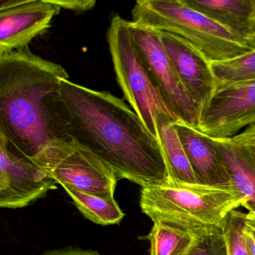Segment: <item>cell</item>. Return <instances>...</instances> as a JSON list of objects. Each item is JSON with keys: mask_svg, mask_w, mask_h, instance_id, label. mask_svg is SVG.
I'll use <instances>...</instances> for the list:
<instances>
[{"mask_svg": "<svg viewBox=\"0 0 255 255\" xmlns=\"http://www.w3.org/2000/svg\"><path fill=\"white\" fill-rule=\"evenodd\" d=\"M132 37L148 65L156 85L180 120L197 128L199 111L183 87L156 31L129 21Z\"/></svg>", "mask_w": 255, "mask_h": 255, "instance_id": "9", "label": "cell"}, {"mask_svg": "<svg viewBox=\"0 0 255 255\" xmlns=\"http://www.w3.org/2000/svg\"><path fill=\"white\" fill-rule=\"evenodd\" d=\"M245 243L249 255H255V240L244 231Z\"/></svg>", "mask_w": 255, "mask_h": 255, "instance_id": "25", "label": "cell"}, {"mask_svg": "<svg viewBox=\"0 0 255 255\" xmlns=\"http://www.w3.org/2000/svg\"><path fill=\"white\" fill-rule=\"evenodd\" d=\"M255 124V80L217 83L200 113L196 129L210 138L228 139Z\"/></svg>", "mask_w": 255, "mask_h": 255, "instance_id": "7", "label": "cell"}, {"mask_svg": "<svg viewBox=\"0 0 255 255\" xmlns=\"http://www.w3.org/2000/svg\"><path fill=\"white\" fill-rule=\"evenodd\" d=\"M217 83L255 80V50L227 62H210Z\"/></svg>", "mask_w": 255, "mask_h": 255, "instance_id": "18", "label": "cell"}, {"mask_svg": "<svg viewBox=\"0 0 255 255\" xmlns=\"http://www.w3.org/2000/svg\"><path fill=\"white\" fill-rule=\"evenodd\" d=\"M43 255H103L98 252L82 249H65L50 251L43 254Z\"/></svg>", "mask_w": 255, "mask_h": 255, "instance_id": "23", "label": "cell"}, {"mask_svg": "<svg viewBox=\"0 0 255 255\" xmlns=\"http://www.w3.org/2000/svg\"><path fill=\"white\" fill-rule=\"evenodd\" d=\"M68 78L29 47L0 55V132L32 160L50 144L72 140L61 94Z\"/></svg>", "mask_w": 255, "mask_h": 255, "instance_id": "2", "label": "cell"}, {"mask_svg": "<svg viewBox=\"0 0 255 255\" xmlns=\"http://www.w3.org/2000/svg\"><path fill=\"white\" fill-rule=\"evenodd\" d=\"M246 213L231 212L222 227L228 245V255H249L244 238Z\"/></svg>", "mask_w": 255, "mask_h": 255, "instance_id": "19", "label": "cell"}, {"mask_svg": "<svg viewBox=\"0 0 255 255\" xmlns=\"http://www.w3.org/2000/svg\"><path fill=\"white\" fill-rule=\"evenodd\" d=\"M61 94L71 139L105 162L118 179L141 188L170 183L160 142L124 101L69 80L61 81Z\"/></svg>", "mask_w": 255, "mask_h": 255, "instance_id": "1", "label": "cell"}, {"mask_svg": "<svg viewBox=\"0 0 255 255\" xmlns=\"http://www.w3.org/2000/svg\"><path fill=\"white\" fill-rule=\"evenodd\" d=\"M185 2L229 29L245 43L255 33V0H185Z\"/></svg>", "mask_w": 255, "mask_h": 255, "instance_id": "13", "label": "cell"}, {"mask_svg": "<svg viewBox=\"0 0 255 255\" xmlns=\"http://www.w3.org/2000/svg\"><path fill=\"white\" fill-rule=\"evenodd\" d=\"M244 231L255 240V213H246Z\"/></svg>", "mask_w": 255, "mask_h": 255, "instance_id": "24", "label": "cell"}, {"mask_svg": "<svg viewBox=\"0 0 255 255\" xmlns=\"http://www.w3.org/2000/svg\"><path fill=\"white\" fill-rule=\"evenodd\" d=\"M63 188L82 214L98 225H117L125 217L115 198L87 193L68 186Z\"/></svg>", "mask_w": 255, "mask_h": 255, "instance_id": "17", "label": "cell"}, {"mask_svg": "<svg viewBox=\"0 0 255 255\" xmlns=\"http://www.w3.org/2000/svg\"><path fill=\"white\" fill-rule=\"evenodd\" d=\"M175 126L198 184L233 185L228 167L215 141L183 121L176 122Z\"/></svg>", "mask_w": 255, "mask_h": 255, "instance_id": "12", "label": "cell"}, {"mask_svg": "<svg viewBox=\"0 0 255 255\" xmlns=\"http://www.w3.org/2000/svg\"><path fill=\"white\" fill-rule=\"evenodd\" d=\"M227 140L255 162V124Z\"/></svg>", "mask_w": 255, "mask_h": 255, "instance_id": "21", "label": "cell"}, {"mask_svg": "<svg viewBox=\"0 0 255 255\" xmlns=\"http://www.w3.org/2000/svg\"><path fill=\"white\" fill-rule=\"evenodd\" d=\"M205 228L156 221L147 236L150 255H186Z\"/></svg>", "mask_w": 255, "mask_h": 255, "instance_id": "16", "label": "cell"}, {"mask_svg": "<svg viewBox=\"0 0 255 255\" xmlns=\"http://www.w3.org/2000/svg\"><path fill=\"white\" fill-rule=\"evenodd\" d=\"M245 198L231 186L168 183L141 188L140 207L153 222H172L193 228H222Z\"/></svg>", "mask_w": 255, "mask_h": 255, "instance_id": "4", "label": "cell"}, {"mask_svg": "<svg viewBox=\"0 0 255 255\" xmlns=\"http://www.w3.org/2000/svg\"><path fill=\"white\" fill-rule=\"evenodd\" d=\"M156 32L183 87L200 114L210 102L217 86L210 63L180 37L166 32Z\"/></svg>", "mask_w": 255, "mask_h": 255, "instance_id": "11", "label": "cell"}, {"mask_svg": "<svg viewBox=\"0 0 255 255\" xmlns=\"http://www.w3.org/2000/svg\"><path fill=\"white\" fill-rule=\"evenodd\" d=\"M32 161L63 187L115 198L113 170L74 140L53 143Z\"/></svg>", "mask_w": 255, "mask_h": 255, "instance_id": "6", "label": "cell"}, {"mask_svg": "<svg viewBox=\"0 0 255 255\" xmlns=\"http://www.w3.org/2000/svg\"><path fill=\"white\" fill-rule=\"evenodd\" d=\"M246 44L252 49V50H255V33L252 36L249 37L246 41Z\"/></svg>", "mask_w": 255, "mask_h": 255, "instance_id": "26", "label": "cell"}, {"mask_svg": "<svg viewBox=\"0 0 255 255\" xmlns=\"http://www.w3.org/2000/svg\"><path fill=\"white\" fill-rule=\"evenodd\" d=\"M107 41L116 79L125 99L147 130L159 140L157 120L161 115L176 122L181 120L156 85L132 37L129 21L119 15L113 17L107 32Z\"/></svg>", "mask_w": 255, "mask_h": 255, "instance_id": "5", "label": "cell"}, {"mask_svg": "<svg viewBox=\"0 0 255 255\" xmlns=\"http://www.w3.org/2000/svg\"><path fill=\"white\" fill-rule=\"evenodd\" d=\"M53 2L61 8L75 11L85 12L92 9L96 5V1L93 0H53Z\"/></svg>", "mask_w": 255, "mask_h": 255, "instance_id": "22", "label": "cell"}, {"mask_svg": "<svg viewBox=\"0 0 255 255\" xmlns=\"http://www.w3.org/2000/svg\"><path fill=\"white\" fill-rule=\"evenodd\" d=\"M62 8L53 0H2L0 4V55L27 48L50 29Z\"/></svg>", "mask_w": 255, "mask_h": 255, "instance_id": "10", "label": "cell"}, {"mask_svg": "<svg viewBox=\"0 0 255 255\" xmlns=\"http://www.w3.org/2000/svg\"><path fill=\"white\" fill-rule=\"evenodd\" d=\"M132 20L146 29L180 37L210 62L231 60L253 51L243 40L189 6L185 0H139Z\"/></svg>", "mask_w": 255, "mask_h": 255, "instance_id": "3", "label": "cell"}, {"mask_svg": "<svg viewBox=\"0 0 255 255\" xmlns=\"http://www.w3.org/2000/svg\"><path fill=\"white\" fill-rule=\"evenodd\" d=\"M57 182L0 132V207L17 209L56 189Z\"/></svg>", "mask_w": 255, "mask_h": 255, "instance_id": "8", "label": "cell"}, {"mask_svg": "<svg viewBox=\"0 0 255 255\" xmlns=\"http://www.w3.org/2000/svg\"><path fill=\"white\" fill-rule=\"evenodd\" d=\"M176 121L165 115L157 120L159 141L168 166L170 183L198 184L175 126Z\"/></svg>", "mask_w": 255, "mask_h": 255, "instance_id": "14", "label": "cell"}, {"mask_svg": "<svg viewBox=\"0 0 255 255\" xmlns=\"http://www.w3.org/2000/svg\"><path fill=\"white\" fill-rule=\"evenodd\" d=\"M211 138L226 163L231 183L244 197L243 207L255 213V162L228 140Z\"/></svg>", "mask_w": 255, "mask_h": 255, "instance_id": "15", "label": "cell"}, {"mask_svg": "<svg viewBox=\"0 0 255 255\" xmlns=\"http://www.w3.org/2000/svg\"><path fill=\"white\" fill-rule=\"evenodd\" d=\"M186 255H228V245L222 228H205Z\"/></svg>", "mask_w": 255, "mask_h": 255, "instance_id": "20", "label": "cell"}]
</instances>
